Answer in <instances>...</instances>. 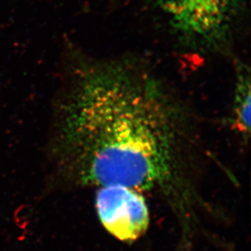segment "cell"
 <instances>
[{"label":"cell","instance_id":"obj_2","mask_svg":"<svg viewBox=\"0 0 251 251\" xmlns=\"http://www.w3.org/2000/svg\"><path fill=\"white\" fill-rule=\"evenodd\" d=\"M176 35L190 48L211 50L232 34L239 0H154Z\"/></svg>","mask_w":251,"mask_h":251},{"label":"cell","instance_id":"obj_1","mask_svg":"<svg viewBox=\"0 0 251 251\" xmlns=\"http://www.w3.org/2000/svg\"><path fill=\"white\" fill-rule=\"evenodd\" d=\"M59 116L60 161L75 184L154 195L193 242L206 207L195 181L199 137L185 104L154 71L128 58L80 62Z\"/></svg>","mask_w":251,"mask_h":251},{"label":"cell","instance_id":"obj_4","mask_svg":"<svg viewBox=\"0 0 251 251\" xmlns=\"http://www.w3.org/2000/svg\"><path fill=\"white\" fill-rule=\"evenodd\" d=\"M251 71L246 64L237 70L232 106V121L234 128L244 138L251 133Z\"/></svg>","mask_w":251,"mask_h":251},{"label":"cell","instance_id":"obj_3","mask_svg":"<svg viewBox=\"0 0 251 251\" xmlns=\"http://www.w3.org/2000/svg\"><path fill=\"white\" fill-rule=\"evenodd\" d=\"M95 206L102 226L122 242H133L147 232L150 212L141 193L122 186L98 189Z\"/></svg>","mask_w":251,"mask_h":251}]
</instances>
